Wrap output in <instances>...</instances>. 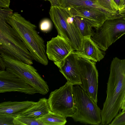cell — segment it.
<instances>
[{"mask_svg":"<svg viewBox=\"0 0 125 125\" xmlns=\"http://www.w3.org/2000/svg\"><path fill=\"white\" fill-rule=\"evenodd\" d=\"M78 57L74 51H73L66 57L59 69L68 83L73 85L80 86L82 83L77 62Z\"/></svg>","mask_w":125,"mask_h":125,"instance_id":"4fadbf2b","label":"cell"},{"mask_svg":"<svg viewBox=\"0 0 125 125\" xmlns=\"http://www.w3.org/2000/svg\"><path fill=\"white\" fill-rule=\"evenodd\" d=\"M49 14L58 35L68 41L74 51L80 50L83 38L76 26L69 9L60 6H51Z\"/></svg>","mask_w":125,"mask_h":125,"instance_id":"3957f363","label":"cell"},{"mask_svg":"<svg viewBox=\"0 0 125 125\" xmlns=\"http://www.w3.org/2000/svg\"><path fill=\"white\" fill-rule=\"evenodd\" d=\"M14 125H44L42 122L33 118L19 115L14 118Z\"/></svg>","mask_w":125,"mask_h":125,"instance_id":"ffe728a7","label":"cell"},{"mask_svg":"<svg viewBox=\"0 0 125 125\" xmlns=\"http://www.w3.org/2000/svg\"><path fill=\"white\" fill-rule=\"evenodd\" d=\"M109 125H125V111L120 112Z\"/></svg>","mask_w":125,"mask_h":125,"instance_id":"603a6c76","label":"cell"},{"mask_svg":"<svg viewBox=\"0 0 125 125\" xmlns=\"http://www.w3.org/2000/svg\"><path fill=\"white\" fill-rule=\"evenodd\" d=\"M60 6L65 8L76 7H84L94 8L107 13L118 14V12H114L107 9L100 5L97 0H60Z\"/></svg>","mask_w":125,"mask_h":125,"instance_id":"2e32d148","label":"cell"},{"mask_svg":"<svg viewBox=\"0 0 125 125\" xmlns=\"http://www.w3.org/2000/svg\"><path fill=\"white\" fill-rule=\"evenodd\" d=\"M122 1L123 6L125 5V0H122Z\"/></svg>","mask_w":125,"mask_h":125,"instance_id":"4dcf8cb0","label":"cell"},{"mask_svg":"<svg viewBox=\"0 0 125 125\" xmlns=\"http://www.w3.org/2000/svg\"><path fill=\"white\" fill-rule=\"evenodd\" d=\"M18 92L33 95L38 93L20 78L6 70H0V93Z\"/></svg>","mask_w":125,"mask_h":125,"instance_id":"8fae6325","label":"cell"},{"mask_svg":"<svg viewBox=\"0 0 125 125\" xmlns=\"http://www.w3.org/2000/svg\"><path fill=\"white\" fill-rule=\"evenodd\" d=\"M74 52L77 56L84 57L95 62L102 60L105 54L104 52L99 48L90 37L83 38L80 50Z\"/></svg>","mask_w":125,"mask_h":125,"instance_id":"5bb4252c","label":"cell"},{"mask_svg":"<svg viewBox=\"0 0 125 125\" xmlns=\"http://www.w3.org/2000/svg\"><path fill=\"white\" fill-rule=\"evenodd\" d=\"M78 56L77 62L82 83L80 86L97 104L98 74L96 62L84 57Z\"/></svg>","mask_w":125,"mask_h":125,"instance_id":"9c48e42d","label":"cell"},{"mask_svg":"<svg viewBox=\"0 0 125 125\" xmlns=\"http://www.w3.org/2000/svg\"><path fill=\"white\" fill-rule=\"evenodd\" d=\"M121 108L122 111H125V96L121 103Z\"/></svg>","mask_w":125,"mask_h":125,"instance_id":"f546056e","label":"cell"},{"mask_svg":"<svg viewBox=\"0 0 125 125\" xmlns=\"http://www.w3.org/2000/svg\"><path fill=\"white\" fill-rule=\"evenodd\" d=\"M50 111L48 99L43 98L21 115L37 119L44 116Z\"/></svg>","mask_w":125,"mask_h":125,"instance_id":"e0dca14e","label":"cell"},{"mask_svg":"<svg viewBox=\"0 0 125 125\" xmlns=\"http://www.w3.org/2000/svg\"><path fill=\"white\" fill-rule=\"evenodd\" d=\"M98 4L103 7L110 10L118 12L120 9L113 0H97Z\"/></svg>","mask_w":125,"mask_h":125,"instance_id":"44dd1931","label":"cell"},{"mask_svg":"<svg viewBox=\"0 0 125 125\" xmlns=\"http://www.w3.org/2000/svg\"><path fill=\"white\" fill-rule=\"evenodd\" d=\"M73 18L76 26L83 38L91 37L94 31L91 25L81 17L74 16Z\"/></svg>","mask_w":125,"mask_h":125,"instance_id":"ac0fdd59","label":"cell"},{"mask_svg":"<svg viewBox=\"0 0 125 125\" xmlns=\"http://www.w3.org/2000/svg\"><path fill=\"white\" fill-rule=\"evenodd\" d=\"M15 117L10 114L0 113V125H14Z\"/></svg>","mask_w":125,"mask_h":125,"instance_id":"7402d4cb","label":"cell"},{"mask_svg":"<svg viewBox=\"0 0 125 125\" xmlns=\"http://www.w3.org/2000/svg\"></svg>","mask_w":125,"mask_h":125,"instance_id":"1f68e13d","label":"cell"},{"mask_svg":"<svg viewBox=\"0 0 125 125\" xmlns=\"http://www.w3.org/2000/svg\"><path fill=\"white\" fill-rule=\"evenodd\" d=\"M66 117L51 111L44 116L37 119L44 125H64L67 122Z\"/></svg>","mask_w":125,"mask_h":125,"instance_id":"d6986e66","label":"cell"},{"mask_svg":"<svg viewBox=\"0 0 125 125\" xmlns=\"http://www.w3.org/2000/svg\"><path fill=\"white\" fill-rule=\"evenodd\" d=\"M10 2V0H0V8H9Z\"/></svg>","mask_w":125,"mask_h":125,"instance_id":"484cf974","label":"cell"},{"mask_svg":"<svg viewBox=\"0 0 125 125\" xmlns=\"http://www.w3.org/2000/svg\"><path fill=\"white\" fill-rule=\"evenodd\" d=\"M113 0L118 6L120 10L123 6L122 0Z\"/></svg>","mask_w":125,"mask_h":125,"instance_id":"f1b7e54d","label":"cell"},{"mask_svg":"<svg viewBox=\"0 0 125 125\" xmlns=\"http://www.w3.org/2000/svg\"><path fill=\"white\" fill-rule=\"evenodd\" d=\"M73 85L67 82L50 93L48 99L50 110L66 118L72 117L75 109L73 94Z\"/></svg>","mask_w":125,"mask_h":125,"instance_id":"ba28073f","label":"cell"},{"mask_svg":"<svg viewBox=\"0 0 125 125\" xmlns=\"http://www.w3.org/2000/svg\"><path fill=\"white\" fill-rule=\"evenodd\" d=\"M60 0H49L51 6H60Z\"/></svg>","mask_w":125,"mask_h":125,"instance_id":"83f0119b","label":"cell"},{"mask_svg":"<svg viewBox=\"0 0 125 125\" xmlns=\"http://www.w3.org/2000/svg\"><path fill=\"white\" fill-rule=\"evenodd\" d=\"M13 10L9 8H0V19L4 20L13 13Z\"/></svg>","mask_w":125,"mask_h":125,"instance_id":"d4e9b609","label":"cell"},{"mask_svg":"<svg viewBox=\"0 0 125 125\" xmlns=\"http://www.w3.org/2000/svg\"><path fill=\"white\" fill-rule=\"evenodd\" d=\"M125 34V17L105 20L95 29L91 37L102 51L105 52L113 43Z\"/></svg>","mask_w":125,"mask_h":125,"instance_id":"52a82bcc","label":"cell"},{"mask_svg":"<svg viewBox=\"0 0 125 125\" xmlns=\"http://www.w3.org/2000/svg\"><path fill=\"white\" fill-rule=\"evenodd\" d=\"M73 51L70 43L58 35L47 42L46 52L47 58L59 68L66 57Z\"/></svg>","mask_w":125,"mask_h":125,"instance_id":"30bf717a","label":"cell"},{"mask_svg":"<svg viewBox=\"0 0 125 125\" xmlns=\"http://www.w3.org/2000/svg\"><path fill=\"white\" fill-rule=\"evenodd\" d=\"M0 56L5 62L6 70L20 78L38 93L42 95L48 93L49 89L47 82L33 66L2 52H0Z\"/></svg>","mask_w":125,"mask_h":125,"instance_id":"5b68a950","label":"cell"},{"mask_svg":"<svg viewBox=\"0 0 125 125\" xmlns=\"http://www.w3.org/2000/svg\"><path fill=\"white\" fill-rule=\"evenodd\" d=\"M107 96L101 110V125H109L120 112L125 96V59L112 61L107 83Z\"/></svg>","mask_w":125,"mask_h":125,"instance_id":"6da1fadb","label":"cell"},{"mask_svg":"<svg viewBox=\"0 0 125 125\" xmlns=\"http://www.w3.org/2000/svg\"><path fill=\"white\" fill-rule=\"evenodd\" d=\"M0 52L30 65L33 57L12 27L4 20L0 19Z\"/></svg>","mask_w":125,"mask_h":125,"instance_id":"277c9868","label":"cell"},{"mask_svg":"<svg viewBox=\"0 0 125 125\" xmlns=\"http://www.w3.org/2000/svg\"><path fill=\"white\" fill-rule=\"evenodd\" d=\"M39 27L41 30L44 32H47L51 30L52 24L51 21L48 19L43 20L40 23Z\"/></svg>","mask_w":125,"mask_h":125,"instance_id":"cb8c5ba5","label":"cell"},{"mask_svg":"<svg viewBox=\"0 0 125 125\" xmlns=\"http://www.w3.org/2000/svg\"><path fill=\"white\" fill-rule=\"evenodd\" d=\"M36 103L29 101L3 102L0 104V113L10 114L15 117L30 108Z\"/></svg>","mask_w":125,"mask_h":125,"instance_id":"9a60e30c","label":"cell"},{"mask_svg":"<svg viewBox=\"0 0 125 125\" xmlns=\"http://www.w3.org/2000/svg\"><path fill=\"white\" fill-rule=\"evenodd\" d=\"M6 68L5 62L2 58L0 56V70L4 71L6 70Z\"/></svg>","mask_w":125,"mask_h":125,"instance_id":"4316f807","label":"cell"},{"mask_svg":"<svg viewBox=\"0 0 125 125\" xmlns=\"http://www.w3.org/2000/svg\"><path fill=\"white\" fill-rule=\"evenodd\" d=\"M68 8L73 16L82 17L95 29L100 27L107 19L120 17L119 14L107 13L90 7L79 6Z\"/></svg>","mask_w":125,"mask_h":125,"instance_id":"7c38bea8","label":"cell"},{"mask_svg":"<svg viewBox=\"0 0 125 125\" xmlns=\"http://www.w3.org/2000/svg\"><path fill=\"white\" fill-rule=\"evenodd\" d=\"M31 53L34 60L45 66L48 61L44 40L39 34L37 26L20 14L15 12L6 19Z\"/></svg>","mask_w":125,"mask_h":125,"instance_id":"7a4b0ae2","label":"cell"},{"mask_svg":"<svg viewBox=\"0 0 125 125\" xmlns=\"http://www.w3.org/2000/svg\"><path fill=\"white\" fill-rule=\"evenodd\" d=\"M75 112L72 117L74 121L97 125L101 123V110L97 104L78 85L73 87Z\"/></svg>","mask_w":125,"mask_h":125,"instance_id":"8992f818","label":"cell"}]
</instances>
